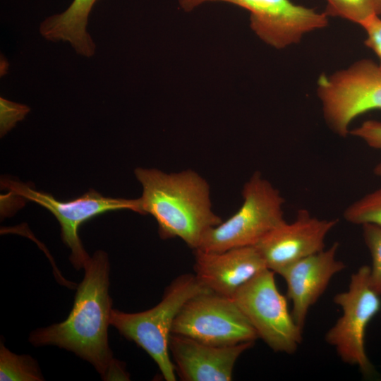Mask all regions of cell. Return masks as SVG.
Listing matches in <instances>:
<instances>
[{
  "label": "cell",
  "mask_w": 381,
  "mask_h": 381,
  "mask_svg": "<svg viewBox=\"0 0 381 381\" xmlns=\"http://www.w3.org/2000/svg\"><path fill=\"white\" fill-rule=\"evenodd\" d=\"M324 11L328 16L339 17L361 24L372 16H381V0H325Z\"/></svg>",
  "instance_id": "cell-17"
},
{
  "label": "cell",
  "mask_w": 381,
  "mask_h": 381,
  "mask_svg": "<svg viewBox=\"0 0 381 381\" xmlns=\"http://www.w3.org/2000/svg\"><path fill=\"white\" fill-rule=\"evenodd\" d=\"M363 140L371 147L381 150V122L367 121L350 133Z\"/></svg>",
  "instance_id": "cell-22"
},
{
  "label": "cell",
  "mask_w": 381,
  "mask_h": 381,
  "mask_svg": "<svg viewBox=\"0 0 381 381\" xmlns=\"http://www.w3.org/2000/svg\"><path fill=\"white\" fill-rule=\"evenodd\" d=\"M339 244L306 257L280 270L286 284V297L291 301L292 316L303 329L308 313L327 289L331 279L346 267L337 258Z\"/></svg>",
  "instance_id": "cell-12"
},
{
  "label": "cell",
  "mask_w": 381,
  "mask_h": 381,
  "mask_svg": "<svg viewBox=\"0 0 381 381\" xmlns=\"http://www.w3.org/2000/svg\"><path fill=\"white\" fill-rule=\"evenodd\" d=\"M1 381H41L44 377L37 361L29 355H18L0 347Z\"/></svg>",
  "instance_id": "cell-16"
},
{
  "label": "cell",
  "mask_w": 381,
  "mask_h": 381,
  "mask_svg": "<svg viewBox=\"0 0 381 381\" xmlns=\"http://www.w3.org/2000/svg\"><path fill=\"white\" fill-rule=\"evenodd\" d=\"M253 341L217 346L171 334L169 351L176 373L184 381H229L239 356Z\"/></svg>",
  "instance_id": "cell-13"
},
{
  "label": "cell",
  "mask_w": 381,
  "mask_h": 381,
  "mask_svg": "<svg viewBox=\"0 0 381 381\" xmlns=\"http://www.w3.org/2000/svg\"><path fill=\"white\" fill-rule=\"evenodd\" d=\"M374 173L378 176H381V159L379 163L375 166L374 169Z\"/></svg>",
  "instance_id": "cell-25"
},
{
  "label": "cell",
  "mask_w": 381,
  "mask_h": 381,
  "mask_svg": "<svg viewBox=\"0 0 381 381\" xmlns=\"http://www.w3.org/2000/svg\"><path fill=\"white\" fill-rule=\"evenodd\" d=\"M30 111L25 105L0 98V132L1 136L11 131L18 122L22 121Z\"/></svg>",
  "instance_id": "cell-20"
},
{
  "label": "cell",
  "mask_w": 381,
  "mask_h": 381,
  "mask_svg": "<svg viewBox=\"0 0 381 381\" xmlns=\"http://www.w3.org/2000/svg\"><path fill=\"white\" fill-rule=\"evenodd\" d=\"M317 92L327 125L344 138L356 117L381 109V68L370 59L358 60L331 75L322 74Z\"/></svg>",
  "instance_id": "cell-5"
},
{
  "label": "cell",
  "mask_w": 381,
  "mask_h": 381,
  "mask_svg": "<svg viewBox=\"0 0 381 381\" xmlns=\"http://www.w3.org/2000/svg\"><path fill=\"white\" fill-rule=\"evenodd\" d=\"M8 62L7 61L6 59H5L4 56H3V59H2V56L1 57V75H4L6 73H7V71H8Z\"/></svg>",
  "instance_id": "cell-24"
},
{
  "label": "cell",
  "mask_w": 381,
  "mask_h": 381,
  "mask_svg": "<svg viewBox=\"0 0 381 381\" xmlns=\"http://www.w3.org/2000/svg\"><path fill=\"white\" fill-rule=\"evenodd\" d=\"M190 12L207 2H224L250 13V26L266 44L284 49L300 42L303 35L328 25V16L291 0H178Z\"/></svg>",
  "instance_id": "cell-9"
},
{
  "label": "cell",
  "mask_w": 381,
  "mask_h": 381,
  "mask_svg": "<svg viewBox=\"0 0 381 381\" xmlns=\"http://www.w3.org/2000/svg\"><path fill=\"white\" fill-rule=\"evenodd\" d=\"M243 202L227 220L203 235L199 247L210 253L255 246L267 234L285 221L284 200L279 191L255 172L242 191Z\"/></svg>",
  "instance_id": "cell-4"
},
{
  "label": "cell",
  "mask_w": 381,
  "mask_h": 381,
  "mask_svg": "<svg viewBox=\"0 0 381 381\" xmlns=\"http://www.w3.org/2000/svg\"><path fill=\"white\" fill-rule=\"evenodd\" d=\"M104 380H129L127 373L125 371L124 367L122 366V363L114 359L110 364L108 370L103 377Z\"/></svg>",
  "instance_id": "cell-23"
},
{
  "label": "cell",
  "mask_w": 381,
  "mask_h": 381,
  "mask_svg": "<svg viewBox=\"0 0 381 381\" xmlns=\"http://www.w3.org/2000/svg\"><path fill=\"white\" fill-rule=\"evenodd\" d=\"M366 33L365 44L374 52L380 60L381 68V18L372 16L360 24Z\"/></svg>",
  "instance_id": "cell-21"
},
{
  "label": "cell",
  "mask_w": 381,
  "mask_h": 381,
  "mask_svg": "<svg viewBox=\"0 0 381 381\" xmlns=\"http://www.w3.org/2000/svg\"><path fill=\"white\" fill-rule=\"evenodd\" d=\"M231 298L258 338L272 350L292 354L298 349L303 329L289 310L287 297L279 292L273 271L263 270L241 286Z\"/></svg>",
  "instance_id": "cell-7"
},
{
  "label": "cell",
  "mask_w": 381,
  "mask_h": 381,
  "mask_svg": "<svg viewBox=\"0 0 381 381\" xmlns=\"http://www.w3.org/2000/svg\"><path fill=\"white\" fill-rule=\"evenodd\" d=\"M337 219H319L300 210L292 222L284 221L255 246L268 269L278 273L284 267L325 249V240L337 224Z\"/></svg>",
  "instance_id": "cell-11"
},
{
  "label": "cell",
  "mask_w": 381,
  "mask_h": 381,
  "mask_svg": "<svg viewBox=\"0 0 381 381\" xmlns=\"http://www.w3.org/2000/svg\"><path fill=\"white\" fill-rule=\"evenodd\" d=\"M84 270L67 318L34 330L29 341L36 346L54 345L72 351L90 363L104 377L114 360L107 331L112 310L107 254L96 251Z\"/></svg>",
  "instance_id": "cell-1"
},
{
  "label": "cell",
  "mask_w": 381,
  "mask_h": 381,
  "mask_svg": "<svg viewBox=\"0 0 381 381\" xmlns=\"http://www.w3.org/2000/svg\"><path fill=\"white\" fill-rule=\"evenodd\" d=\"M135 175L143 187L140 214L154 217L161 238H180L196 250L205 233L223 222L212 210L208 183L195 171L137 168Z\"/></svg>",
  "instance_id": "cell-2"
},
{
  "label": "cell",
  "mask_w": 381,
  "mask_h": 381,
  "mask_svg": "<svg viewBox=\"0 0 381 381\" xmlns=\"http://www.w3.org/2000/svg\"><path fill=\"white\" fill-rule=\"evenodd\" d=\"M198 279L215 294L231 298L245 283L267 267L255 246L221 253L195 250Z\"/></svg>",
  "instance_id": "cell-14"
},
{
  "label": "cell",
  "mask_w": 381,
  "mask_h": 381,
  "mask_svg": "<svg viewBox=\"0 0 381 381\" xmlns=\"http://www.w3.org/2000/svg\"><path fill=\"white\" fill-rule=\"evenodd\" d=\"M361 226L364 242L371 256L370 284L381 296V227L370 224Z\"/></svg>",
  "instance_id": "cell-19"
},
{
  "label": "cell",
  "mask_w": 381,
  "mask_h": 381,
  "mask_svg": "<svg viewBox=\"0 0 381 381\" xmlns=\"http://www.w3.org/2000/svg\"><path fill=\"white\" fill-rule=\"evenodd\" d=\"M97 1L73 0L64 11L52 15L41 23V35L51 42H68L78 54L92 56L96 47L87 26L90 11Z\"/></svg>",
  "instance_id": "cell-15"
},
{
  "label": "cell",
  "mask_w": 381,
  "mask_h": 381,
  "mask_svg": "<svg viewBox=\"0 0 381 381\" xmlns=\"http://www.w3.org/2000/svg\"><path fill=\"white\" fill-rule=\"evenodd\" d=\"M343 215L353 224H370L381 227V188L353 202L346 208Z\"/></svg>",
  "instance_id": "cell-18"
},
{
  "label": "cell",
  "mask_w": 381,
  "mask_h": 381,
  "mask_svg": "<svg viewBox=\"0 0 381 381\" xmlns=\"http://www.w3.org/2000/svg\"><path fill=\"white\" fill-rule=\"evenodd\" d=\"M4 185L17 195L40 205L55 216L61 226L62 240L71 250L70 260L78 270L84 268L90 258L78 236L79 227L84 222L113 210H131L140 213L138 198L104 197L95 190H90L79 198L61 201L22 183L7 181Z\"/></svg>",
  "instance_id": "cell-10"
},
{
  "label": "cell",
  "mask_w": 381,
  "mask_h": 381,
  "mask_svg": "<svg viewBox=\"0 0 381 381\" xmlns=\"http://www.w3.org/2000/svg\"><path fill=\"white\" fill-rule=\"evenodd\" d=\"M171 333L217 346L258 339L234 301L212 291L198 294L186 303L174 322Z\"/></svg>",
  "instance_id": "cell-8"
},
{
  "label": "cell",
  "mask_w": 381,
  "mask_h": 381,
  "mask_svg": "<svg viewBox=\"0 0 381 381\" xmlns=\"http://www.w3.org/2000/svg\"><path fill=\"white\" fill-rule=\"evenodd\" d=\"M208 291H211L195 275L179 276L166 289L162 301L149 310L130 313L112 309L110 325L151 356L165 380L175 381L176 373L169 351L174 322L188 301Z\"/></svg>",
  "instance_id": "cell-3"
},
{
  "label": "cell",
  "mask_w": 381,
  "mask_h": 381,
  "mask_svg": "<svg viewBox=\"0 0 381 381\" xmlns=\"http://www.w3.org/2000/svg\"><path fill=\"white\" fill-rule=\"evenodd\" d=\"M380 296L370 284V266L360 267L351 274L348 289L334 296L341 315L325 337L344 363L358 367L366 377L373 374L374 368L365 350V333L380 310Z\"/></svg>",
  "instance_id": "cell-6"
}]
</instances>
